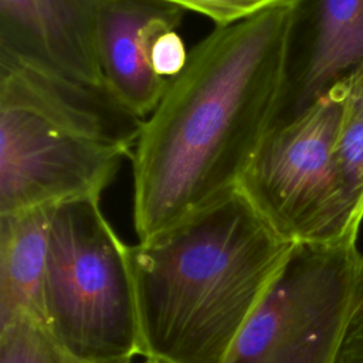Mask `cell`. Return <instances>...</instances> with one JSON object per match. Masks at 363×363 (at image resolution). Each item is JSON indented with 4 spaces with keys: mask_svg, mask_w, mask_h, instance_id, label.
<instances>
[{
    "mask_svg": "<svg viewBox=\"0 0 363 363\" xmlns=\"http://www.w3.org/2000/svg\"><path fill=\"white\" fill-rule=\"evenodd\" d=\"M145 363H147V362H145Z\"/></svg>",
    "mask_w": 363,
    "mask_h": 363,
    "instance_id": "19",
    "label": "cell"
},
{
    "mask_svg": "<svg viewBox=\"0 0 363 363\" xmlns=\"http://www.w3.org/2000/svg\"><path fill=\"white\" fill-rule=\"evenodd\" d=\"M183 10H191L210 18L216 26H228L251 17L284 0H163Z\"/></svg>",
    "mask_w": 363,
    "mask_h": 363,
    "instance_id": "14",
    "label": "cell"
},
{
    "mask_svg": "<svg viewBox=\"0 0 363 363\" xmlns=\"http://www.w3.org/2000/svg\"><path fill=\"white\" fill-rule=\"evenodd\" d=\"M292 242L237 189L186 221L129 245L147 363H225Z\"/></svg>",
    "mask_w": 363,
    "mask_h": 363,
    "instance_id": "2",
    "label": "cell"
},
{
    "mask_svg": "<svg viewBox=\"0 0 363 363\" xmlns=\"http://www.w3.org/2000/svg\"><path fill=\"white\" fill-rule=\"evenodd\" d=\"M335 146V164L346 204L356 221L363 220V104L345 102Z\"/></svg>",
    "mask_w": 363,
    "mask_h": 363,
    "instance_id": "12",
    "label": "cell"
},
{
    "mask_svg": "<svg viewBox=\"0 0 363 363\" xmlns=\"http://www.w3.org/2000/svg\"><path fill=\"white\" fill-rule=\"evenodd\" d=\"M101 199L52 207L43 322L77 363H123L142 354L129 245Z\"/></svg>",
    "mask_w": 363,
    "mask_h": 363,
    "instance_id": "3",
    "label": "cell"
},
{
    "mask_svg": "<svg viewBox=\"0 0 363 363\" xmlns=\"http://www.w3.org/2000/svg\"><path fill=\"white\" fill-rule=\"evenodd\" d=\"M184 11L163 0H98L96 44L105 86L142 119L156 108L169 82L152 67L153 43L177 30Z\"/></svg>",
    "mask_w": 363,
    "mask_h": 363,
    "instance_id": "9",
    "label": "cell"
},
{
    "mask_svg": "<svg viewBox=\"0 0 363 363\" xmlns=\"http://www.w3.org/2000/svg\"><path fill=\"white\" fill-rule=\"evenodd\" d=\"M345 104L329 92L295 119L274 126L238 190L284 240L298 244L356 242L335 164Z\"/></svg>",
    "mask_w": 363,
    "mask_h": 363,
    "instance_id": "5",
    "label": "cell"
},
{
    "mask_svg": "<svg viewBox=\"0 0 363 363\" xmlns=\"http://www.w3.org/2000/svg\"><path fill=\"white\" fill-rule=\"evenodd\" d=\"M129 152L0 108V214L101 199Z\"/></svg>",
    "mask_w": 363,
    "mask_h": 363,
    "instance_id": "6",
    "label": "cell"
},
{
    "mask_svg": "<svg viewBox=\"0 0 363 363\" xmlns=\"http://www.w3.org/2000/svg\"><path fill=\"white\" fill-rule=\"evenodd\" d=\"M123 363H133V362H123Z\"/></svg>",
    "mask_w": 363,
    "mask_h": 363,
    "instance_id": "18",
    "label": "cell"
},
{
    "mask_svg": "<svg viewBox=\"0 0 363 363\" xmlns=\"http://www.w3.org/2000/svg\"><path fill=\"white\" fill-rule=\"evenodd\" d=\"M296 3L216 26L169 79L132 152L139 241L237 191L277 121Z\"/></svg>",
    "mask_w": 363,
    "mask_h": 363,
    "instance_id": "1",
    "label": "cell"
},
{
    "mask_svg": "<svg viewBox=\"0 0 363 363\" xmlns=\"http://www.w3.org/2000/svg\"><path fill=\"white\" fill-rule=\"evenodd\" d=\"M187 57L189 51L186 50L177 30L160 34L153 43L150 51V62L155 72L167 81L184 68Z\"/></svg>",
    "mask_w": 363,
    "mask_h": 363,
    "instance_id": "15",
    "label": "cell"
},
{
    "mask_svg": "<svg viewBox=\"0 0 363 363\" xmlns=\"http://www.w3.org/2000/svg\"><path fill=\"white\" fill-rule=\"evenodd\" d=\"M363 65V0H298L284 94L286 123Z\"/></svg>",
    "mask_w": 363,
    "mask_h": 363,
    "instance_id": "8",
    "label": "cell"
},
{
    "mask_svg": "<svg viewBox=\"0 0 363 363\" xmlns=\"http://www.w3.org/2000/svg\"><path fill=\"white\" fill-rule=\"evenodd\" d=\"M52 207L0 214V325L20 315L43 320Z\"/></svg>",
    "mask_w": 363,
    "mask_h": 363,
    "instance_id": "11",
    "label": "cell"
},
{
    "mask_svg": "<svg viewBox=\"0 0 363 363\" xmlns=\"http://www.w3.org/2000/svg\"><path fill=\"white\" fill-rule=\"evenodd\" d=\"M98 0H0V43L96 86Z\"/></svg>",
    "mask_w": 363,
    "mask_h": 363,
    "instance_id": "10",
    "label": "cell"
},
{
    "mask_svg": "<svg viewBox=\"0 0 363 363\" xmlns=\"http://www.w3.org/2000/svg\"><path fill=\"white\" fill-rule=\"evenodd\" d=\"M0 108H16L79 136L130 153L142 118L126 109L106 86H96L48 62L0 43Z\"/></svg>",
    "mask_w": 363,
    "mask_h": 363,
    "instance_id": "7",
    "label": "cell"
},
{
    "mask_svg": "<svg viewBox=\"0 0 363 363\" xmlns=\"http://www.w3.org/2000/svg\"><path fill=\"white\" fill-rule=\"evenodd\" d=\"M362 303L363 252L356 242L294 244L225 363H332Z\"/></svg>",
    "mask_w": 363,
    "mask_h": 363,
    "instance_id": "4",
    "label": "cell"
},
{
    "mask_svg": "<svg viewBox=\"0 0 363 363\" xmlns=\"http://www.w3.org/2000/svg\"><path fill=\"white\" fill-rule=\"evenodd\" d=\"M0 363H77L44 322L20 315L0 325Z\"/></svg>",
    "mask_w": 363,
    "mask_h": 363,
    "instance_id": "13",
    "label": "cell"
},
{
    "mask_svg": "<svg viewBox=\"0 0 363 363\" xmlns=\"http://www.w3.org/2000/svg\"><path fill=\"white\" fill-rule=\"evenodd\" d=\"M332 363H363V303L350 318Z\"/></svg>",
    "mask_w": 363,
    "mask_h": 363,
    "instance_id": "16",
    "label": "cell"
},
{
    "mask_svg": "<svg viewBox=\"0 0 363 363\" xmlns=\"http://www.w3.org/2000/svg\"><path fill=\"white\" fill-rule=\"evenodd\" d=\"M345 102L363 104V65L330 89Z\"/></svg>",
    "mask_w": 363,
    "mask_h": 363,
    "instance_id": "17",
    "label": "cell"
}]
</instances>
